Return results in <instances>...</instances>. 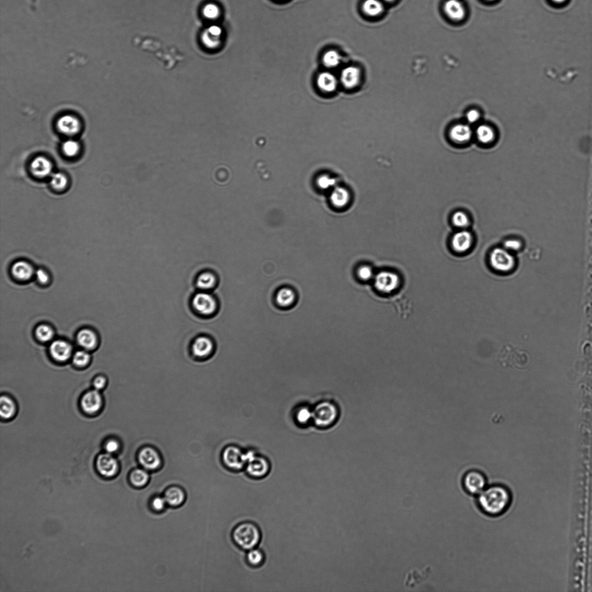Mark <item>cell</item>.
Instances as JSON below:
<instances>
[{
  "label": "cell",
  "instance_id": "obj_7",
  "mask_svg": "<svg viewBox=\"0 0 592 592\" xmlns=\"http://www.w3.org/2000/svg\"><path fill=\"white\" fill-rule=\"evenodd\" d=\"M463 486L468 494L478 495L487 487L485 475L480 471L471 470L463 477Z\"/></svg>",
  "mask_w": 592,
  "mask_h": 592
},
{
  "label": "cell",
  "instance_id": "obj_48",
  "mask_svg": "<svg viewBox=\"0 0 592 592\" xmlns=\"http://www.w3.org/2000/svg\"><path fill=\"white\" fill-rule=\"evenodd\" d=\"M486 1L489 2H494L496 1V0H486Z\"/></svg>",
  "mask_w": 592,
  "mask_h": 592
},
{
  "label": "cell",
  "instance_id": "obj_12",
  "mask_svg": "<svg viewBox=\"0 0 592 592\" xmlns=\"http://www.w3.org/2000/svg\"><path fill=\"white\" fill-rule=\"evenodd\" d=\"M96 466L98 473L106 478L114 477L118 471V462L110 453L99 456Z\"/></svg>",
  "mask_w": 592,
  "mask_h": 592
},
{
  "label": "cell",
  "instance_id": "obj_17",
  "mask_svg": "<svg viewBox=\"0 0 592 592\" xmlns=\"http://www.w3.org/2000/svg\"><path fill=\"white\" fill-rule=\"evenodd\" d=\"M83 409L88 413H94L101 407L102 400L98 390L89 391L83 396L82 400Z\"/></svg>",
  "mask_w": 592,
  "mask_h": 592
},
{
  "label": "cell",
  "instance_id": "obj_5",
  "mask_svg": "<svg viewBox=\"0 0 592 592\" xmlns=\"http://www.w3.org/2000/svg\"><path fill=\"white\" fill-rule=\"evenodd\" d=\"M191 306L195 313L200 316H213L218 311V302L213 295L208 291H200L191 300Z\"/></svg>",
  "mask_w": 592,
  "mask_h": 592
},
{
  "label": "cell",
  "instance_id": "obj_40",
  "mask_svg": "<svg viewBox=\"0 0 592 592\" xmlns=\"http://www.w3.org/2000/svg\"><path fill=\"white\" fill-rule=\"evenodd\" d=\"M73 360L77 366H85L89 360V354L84 351H78L75 354Z\"/></svg>",
  "mask_w": 592,
  "mask_h": 592
},
{
  "label": "cell",
  "instance_id": "obj_15",
  "mask_svg": "<svg viewBox=\"0 0 592 592\" xmlns=\"http://www.w3.org/2000/svg\"><path fill=\"white\" fill-rule=\"evenodd\" d=\"M57 126L63 134L72 136L77 134L80 130L81 123L75 116L64 115L58 120Z\"/></svg>",
  "mask_w": 592,
  "mask_h": 592
},
{
  "label": "cell",
  "instance_id": "obj_26",
  "mask_svg": "<svg viewBox=\"0 0 592 592\" xmlns=\"http://www.w3.org/2000/svg\"><path fill=\"white\" fill-rule=\"evenodd\" d=\"M77 341L81 347L87 349L93 348L97 343V337L95 333L89 329H83L79 332L77 336Z\"/></svg>",
  "mask_w": 592,
  "mask_h": 592
},
{
  "label": "cell",
  "instance_id": "obj_22",
  "mask_svg": "<svg viewBox=\"0 0 592 592\" xmlns=\"http://www.w3.org/2000/svg\"><path fill=\"white\" fill-rule=\"evenodd\" d=\"M195 283L200 291H208L217 285L218 279L213 273L204 272L199 274Z\"/></svg>",
  "mask_w": 592,
  "mask_h": 592
},
{
  "label": "cell",
  "instance_id": "obj_36",
  "mask_svg": "<svg viewBox=\"0 0 592 592\" xmlns=\"http://www.w3.org/2000/svg\"><path fill=\"white\" fill-rule=\"evenodd\" d=\"M62 149L66 156L73 157L77 155L79 151V145L77 141L69 140L62 144Z\"/></svg>",
  "mask_w": 592,
  "mask_h": 592
},
{
  "label": "cell",
  "instance_id": "obj_8",
  "mask_svg": "<svg viewBox=\"0 0 592 592\" xmlns=\"http://www.w3.org/2000/svg\"><path fill=\"white\" fill-rule=\"evenodd\" d=\"M222 459L228 468L239 471L245 468V452L239 446L231 445L223 450Z\"/></svg>",
  "mask_w": 592,
  "mask_h": 592
},
{
  "label": "cell",
  "instance_id": "obj_34",
  "mask_svg": "<svg viewBox=\"0 0 592 592\" xmlns=\"http://www.w3.org/2000/svg\"><path fill=\"white\" fill-rule=\"evenodd\" d=\"M452 221L454 226L462 229L466 228L470 224L468 215L462 211L456 212L452 216Z\"/></svg>",
  "mask_w": 592,
  "mask_h": 592
},
{
  "label": "cell",
  "instance_id": "obj_10",
  "mask_svg": "<svg viewBox=\"0 0 592 592\" xmlns=\"http://www.w3.org/2000/svg\"><path fill=\"white\" fill-rule=\"evenodd\" d=\"M138 460L140 465L146 470H156L162 464L161 453L151 445H145L140 449Z\"/></svg>",
  "mask_w": 592,
  "mask_h": 592
},
{
  "label": "cell",
  "instance_id": "obj_20",
  "mask_svg": "<svg viewBox=\"0 0 592 592\" xmlns=\"http://www.w3.org/2000/svg\"><path fill=\"white\" fill-rule=\"evenodd\" d=\"M317 85L319 89L326 93H332L337 89L338 80L334 74L330 72H323L316 79Z\"/></svg>",
  "mask_w": 592,
  "mask_h": 592
},
{
  "label": "cell",
  "instance_id": "obj_1",
  "mask_svg": "<svg viewBox=\"0 0 592 592\" xmlns=\"http://www.w3.org/2000/svg\"><path fill=\"white\" fill-rule=\"evenodd\" d=\"M511 495L506 486L493 485L487 486L478 495L479 507L483 513L490 516L504 514L510 506Z\"/></svg>",
  "mask_w": 592,
  "mask_h": 592
},
{
  "label": "cell",
  "instance_id": "obj_23",
  "mask_svg": "<svg viewBox=\"0 0 592 592\" xmlns=\"http://www.w3.org/2000/svg\"><path fill=\"white\" fill-rule=\"evenodd\" d=\"M12 274L14 277L20 281H27L30 279L34 273L32 266L28 262L20 261L15 262L12 266Z\"/></svg>",
  "mask_w": 592,
  "mask_h": 592
},
{
  "label": "cell",
  "instance_id": "obj_11",
  "mask_svg": "<svg viewBox=\"0 0 592 592\" xmlns=\"http://www.w3.org/2000/svg\"><path fill=\"white\" fill-rule=\"evenodd\" d=\"M215 345L209 337L201 336L195 338L191 346V352L194 357L207 359L214 351Z\"/></svg>",
  "mask_w": 592,
  "mask_h": 592
},
{
  "label": "cell",
  "instance_id": "obj_9",
  "mask_svg": "<svg viewBox=\"0 0 592 592\" xmlns=\"http://www.w3.org/2000/svg\"><path fill=\"white\" fill-rule=\"evenodd\" d=\"M374 286L383 293H390L400 286V278L397 274L389 271H383L375 275L374 278Z\"/></svg>",
  "mask_w": 592,
  "mask_h": 592
},
{
  "label": "cell",
  "instance_id": "obj_13",
  "mask_svg": "<svg viewBox=\"0 0 592 592\" xmlns=\"http://www.w3.org/2000/svg\"><path fill=\"white\" fill-rule=\"evenodd\" d=\"M473 244L472 233L463 229L452 237L451 246L454 252L464 253L469 251Z\"/></svg>",
  "mask_w": 592,
  "mask_h": 592
},
{
  "label": "cell",
  "instance_id": "obj_49",
  "mask_svg": "<svg viewBox=\"0 0 592 592\" xmlns=\"http://www.w3.org/2000/svg\"><path fill=\"white\" fill-rule=\"evenodd\" d=\"M385 1L387 2H392L394 1V0H385Z\"/></svg>",
  "mask_w": 592,
  "mask_h": 592
},
{
  "label": "cell",
  "instance_id": "obj_14",
  "mask_svg": "<svg viewBox=\"0 0 592 592\" xmlns=\"http://www.w3.org/2000/svg\"><path fill=\"white\" fill-rule=\"evenodd\" d=\"M361 73L359 69L355 66H349L342 70L340 80L345 88H354L359 83Z\"/></svg>",
  "mask_w": 592,
  "mask_h": 592
},
{
  "label": "cell",
  "instance_id": "obj_3",
  "mask_svg": "<svg viewBox=\"0 0 592 592\" xmlns=\"http://www.w3.org/2000/svg\"><path fill=\"white\" fill-rule=\"evenodd\" d=\"M312 423L316 427L328 429L335 425L340 416L339 407L334 402L324 400L312 408Z\"/></svg>",
  "mask_w": 592,
  "mask_h": 592
},
{
  "label": "cell",
  "instance_id": "obj_41",
  "mask_svg": "<svg viewBox=\"0 0 592 592\" xmlns=\"http://www.w3.org/2000/svg\"><path fill=\"white\" fill-rule=\"evenodd\" d=\"M504 247L508 251L515 252L519 251L522 247V244L518 240L509 239L504 242Z\"/></svg>",
  "mask_w": 592,
  "mask_h": 592
},
{
  "label": "cell",
  "instance_id": "obj_19",
  "mask_svg": "<svg viewBox=\"0 0 592 592\" xmlns=\"http://www.w3.org/2000/svg\"><path fill=\"white\" fill-rule=\"evenodd\" d=\"M30 168L35 176L43 178L48 176L51 173L52 165L48 158L40 156L33 160Z\"/></svg>",
  "mask_w": 592,
  "mask_h": 592
},
{
  "label": "cell",
  "instance_id": "obj_27",
  "mask_svg": "<svg viewBox=\"0 0 592 592\" xmlns=\"http://www.w3.org/2000/svg\"><path fill=\"white\" fill-rule=\"evenodd\" d=\"M476 136L478 140L485 145L492 143L496 139L494 129L487 124H481L477 127Z\"/></svg>",
  "mask_w": 592,
  "mask_h": 592
},
{
  "label": "cell",
  "instance_id": "obj_2",
  "mask_svg": "<svg viewBox=\"0 0 592 592\" xmlns=\"http://www.w3.org/2000/svg\"><path fill=\"white\" fill-rule=\"evenodd\" d=\"M233 536L237 545L248 551L257 547L262 537L260 528L252 522L240 524L235 529Z\"/></svg>",
  "mask_w": 592,
  "mask_h": 592
},
{
  "label": "cell",
  "instance_id": "obj_25",
  "mask_svg": "<svg viewBox=\"0 0 592 592\" xmlns=\"http://www.w3.org/2000/svg\"><path fill=\"white\" fill-rule=\"evenodd\" d=\"M164 498L167 504L170 506L177 507L180 506L184 502L185 495L181 488L173 486L166 490Z\"/></svg>",
  "mask_w": 592,
  "mask_h": 592
},
{
  "label": "cell",
  "instance_id": "obj_44",
  "mask_svg": "<svg viewBox=\"0 0 592 592\" xmlns=\"http://www.w3.org/2000/svg\"><path fill=\"white\" fill-rule=\"evenodd\" d=\"M119 448V443L115 440L108 441L106 445V451L108 453H112L117 451Z\"/></svg>",
  "mask_w": 592,
  "mask_h": 592
},
{
  "label": "cell",
  "instance_id": "obj_31",
  "mask_svg": "<svg viewBox=\"0 0 592 592\" xmlns=\"http://www.w3.org/2000/svg\"><path fill=\"white\" fill-rule=\"evenodd\" d=\"M149 478V474L145 469H135L130 475V481L136 487H143L147 485Z\"/></svg>",
  "mask_w": 592,
  "mask_h": 592
},
{
  "label": "cell",
  "instance_id": "obj_32",
  "mask_svg": "<svg viewBox=\"0 0 592 592\" xmlns=\"http://www.w3.org/2000/svg\"><path fill=\"white\" fill-rule=\"evenodd\" d=\"M342 57L340 53L335 50H330L324 54L322 61L327 68H336L341 64Z\"/></svg>",
  "mask_w": 592,
  "mask_h": 592
},
{
  "label": "cell",
  "instance_id": "obj_16",
  "mask_svg": "<svg viewBox=\"0 0 592 592\" xmlns=\"http://www.w3.org/2000/svg\"><path fill=\"white\" fill-rule=\"evenodd\" d=\"M449 135L454 143L464 144L472 138L473 131L468 124H457L452 127Z\"/></svg>",
  "mask_w": 592,
  "mask_h": 592
},
{
  "label": "cell",
  "instance_id": "obj_21",
  "mask_svg": "<svg viewBox=\"0 0 592 592\" xmlns=\"http://www.w3.org/2000/svg\"><path fill=\"white\" fill-rule=\"evenodd\" d=\"M444 10L448 17L453 20L459 21L465 18V7L458 0H448L445 4Z\"/></svg>",
  "mask_w": 592,
  "mask_h": 592
},
{
  "label": "cell",
  "instance_id": "obj_46",
  "mask_svg": "<svg viewBox=\"0 0 592 592\" xmlns=\"http://www.w3.org/2000/svg\"><path fill=\"white\" fill-rule=\"evenodd\" d=\"M105 384V379L102 377L97 378L94 382V386L97 390L102 389Z\"/></svg>",
  "mask_w": 592,
  "mask_h": 592
},
{
  "label": "cell",
  "instance_id": "obj_47",
  "mask_svg": "<svg viewBox=\"0 0 592 592\" xmlns=\"http://www.w3.org/2000/svg\"><path fill=\"white\" fill-rule=\"evenodd\" d=\"M550 1H551L553 4H557V5H561V4L565 3L567 1H568V0H550Z\"/></svg>",
  "mask_w": 592,
  "mask_h": 592
},
{
  "label": "cell",
  "instance_id": "obj_28",
  "mask_svg": "<svg viewBox=\"0 0 592 592\" xmlns=\"http://www.w3.org/2000/svg\"><path fill=\"white\" fill-rule=\"evenodd\" d=\"M295 294L289 288H283L279 290L276 295V302L281 307L287 308L293 305L295 301Z\"/></svg>",
  "mask_w": 592,
  "mask_h": 592
},
{
  "label": "cell",
  "instance_id": "obj_18",
  "mask_svg": "<svg viewBox=\"0 0 592 592\" xmlns=\"http://www.w3.org/2000/svg\"><path fill=\"white\" fill-rule=\"evenodd\" d=\"M72 347L64 341L57 340L53 342L50 347V352L52 357L58 361H64L68 360L72 354Z\"/></svg>",
  "mask_w": 592,
  "mask_h": 592
},
{
  "label": "cell",
  "instance_id": "obj_42",
  "mask_svg": "<svg viewBox=\"0 0 592 592\" xmlns=\"http://www.w3.org/2000/svg\"><path fill=\"white\" fill-rule=\"evenodd\" d=\"M167 502L165 498L157 496L154 498L152 502L153 509L156 511H161L164 509Z\"/></svg>",
  "mask_w": 592,
  "mask_h": 592
},
{
  "label": "cell",
  "instance_id": "obj_30",
  "mask_svg": "<svg viewBox=\"0 0 592 592\" xmlns=\"http://www.w3.org/2000/svg\"><path fill=\"white\" fill-rule=\"evenodd\" d=\"M362 8L366 15L373 17L380 15L383 11V4L379 0H366Z\"/></svg>",
  "mask_w": 592,
  "mask_h": 592
},
{
  "label": "cell",
  "instance_id": "obj_45",
  "mask_svg": "<svg viewBox=\"0 0 592 592\" xmlns=\"http://www.w3.org/2000/svg\"><path fill=\"white\" fill-rule=\"evenodd\" d=\"M36 277L38 281L43 284H45L49 281L48 274L44 270L39 269L36 272Z\"/></svg>",
  "mask_w": 592,
  "mask_h": 592
},
{
  "label": "cell",
  "instance_id": "obj_33",
  "mask_svg": "<svg viewBox=\"0 0 592 592\" xmlns=\"http://www.w3.org/2000/svg\"><path fill=\"white\" fill-rule=\"evenodd\" d=\"M15 410V404L12 400L6 396H3L0 400V414L2 418H10L14 415Z\"/></svg>",
  "mask_w": 592,
  "mask_h": 592
},
{
  "label": "cell",
  "instance_id": "obj_39",
  "mask_svg": "<svg viewBox=\"0 0 592 592\" xmlns=\"http://www.w3.org/2000/svg\"><path fill=\"white\" fill-rule=\"evenodd\" d=\"M204 15L208 19H215L219 15V10L213 4H207L204 8Z\"/></svg>",
  "mask_w": 592,
  "mask_h": 592
},
{
  "label": "cell",
  "instance_id": "obj_35",
  "mask_svg": "<svg viewBox=\"0 0 592 592\" xmlns=\"http://www.w3.org/2000/svg\"><path fill=\"white\" fill-rule=\"evenodd\" d=\"M36 334L40 341L47 342L52 339L53 331L52 328L47 325L42 324L37 328Z\"/></svg>",
  "mask_w": 592,
  "mask_h": 592
},
{
  "label": "cell",
  "instance_id": "obj_43",
  "mask_svg": "<svg viewBox=\"0 0 592 592\" xmlns=\"http://www.w3.org/2000/svg\"><path fill=\"white\" fill-rule=\"evenodd\" d=\"M481 114L477 110H471L466 114V119L470 123H475L480 119Z\"/></svg>",
  "mask_w": 592,
  "mask_h": 592
},
{
  "label": "cell",
  "instance_id": "obj_6",
  "mask_svg": "<svg viewBox=\"0 0 592 592\" xmlns=\"http://www.w3.org/2000/svg\"><path fill=\"white\" fill-rule=\"evenodd\" d=\"M489 262L491 268L496 272L502 273L511 272L515 266L514 257L505 248H496L493 249L490 253Z\"/></svg>",
  "mask_w": 592,
  "mask_h": 592
},
{
  "label": "cell",
  "instance_id": "obj_29",
  "mask_svg": "<svg viewBox=\"0 0 592 592\" xmlns=\"http://www.w3.org/2000/svg\"><path fill=\"white\" fill-rule=\"evenodd\" d=\"M266 556L261 549L257 547L249 550L247 554L248 564L253 568H260L265 564Z\"/></svg>",
  "mask_w": 592,
  "mask_h": 592
},
{
  "label": "cell",
  "instance_id": "obj_37",
  "mask_svg": "<svg viewBox=\"0 0 592 592\" xmlns=\"http://www.w3.org/2000/svg\"><path fill=\"white\" fill-rule=\"evenodd\" d=\"M68 183V178L63 174L57 173L52 175L51 183L54 188L57 190L64 189Z\"/></svg>",
  "mask_w": 592,
  "mask_h": 592
},
{
  "label": "cell",
  "instance_id": "obj_24",
  "mask_svg": "<svg viewBox=\"0 0 592 592\" xmlns=\"http://www.w3.org/2000/svg\"><path fill=\"white\" fill-rule=\"evenodd\" d=\"M295 422L299 426H306L312 422L313 414L312 408L306 406H302L296 408L294 413Z\"/></svg>",
  "mask_w": 592,
  "mask_h": 592
},
{
  "label": "cell",
  "instance_id": "obj_38",
  "mask_svg": "<svg viewBox=\"0 0 592 592\" xmlns=\"http://www.w3.org/2000/svg\"><path fill=\"white\" fill-rule=\"evenodd\" d=\"M357 276L362 281H369L375 277L373 269L367 265L361 266L357 269Z\"/></svg>",
  "mask_w": 592,
  "mask_h": 592
},
{
  "label": "cell",
  "instance_id": "obj_4",
  "mask_svg": "<svg viewBox=\"0 0 592 592\" xmlns=\"http://www.w3.org/2000/svg\"><path fill=\"white\" fill-rule=\"evenodd\" d=\"M245 470L249 476L253 479H264L269 474L271 464L268 458L260 455L252 450L245 452Z\"/></svg>",
  "mask_w": 592,
  "mask_h": 592
}]
</instances>
